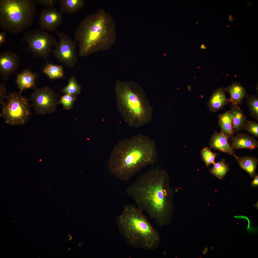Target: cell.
I'll return each mask as SVG.
<instances>
[{
  "mask_svg": "<svg viewBox=\"0 0 258 258\" xmlns=\"http://www.w3.org/2000/svg\"><path fill=\"white\" fill-rule=\"evenodd\" d=\"M167 182L165 171L152 169L139 176L126 190L137 207L145 211L158 227L169 223L170 219Z\"/></svg>",
  "mask_w": 258,
  "mask_h": 258,
  "instance_id": "6da1fadb",
  "label": "cell"
},
{
  "mask_svg": "<svg viewBox=\"0 0 258 258\" xmlns=\"http://www.w3.org/2000/svg\"><path fill=\"white\" fill-rule=\"evenodd\" d=\"M156 147L153 140L141 134L121 140L111 151L109 169L120 180L128 181L137 172L155 162Z\"/></svg>",
  "mask_w": 258,
  "mask_h": 258,
  "instance_id": "7a4b0ae2",
  "label": "cell"
},
{
  "mask_svg": "<svg viewBox=\"0 0 258 258\" xmlns=\"http://www.w3.org/2000/svg\"><path fill=\"white\" fill-rule=\"evenodd\" d=\"M75 38L78 43L80 56L108 50L116 39L114 20L104 10L100 9L87 16L81 21L76 30Z\"/></svg>",
  "mask_w": 258,
  "mask_h": 258,
  "instance_id": "3957f363",
  "label": "cell"
},
{
  "mask_svg": "<svg viewBox=\"0 0 258 258\" xmlns=\"http://www.w3.org/2000/svg\"><path fill=\"white\" fill-rule=\"evenodd\" d=\"M119 217L122 233L129 245L150 251L158 248L161 241L160 234L142 210L133 204H126Z\"/></svg>",
  "mask_w": 258,
  "mask_h": 258,
  "instance_id": "277c9868",
  "label": "cell"
},
{
  "mask_svg": "<svg viewBox=\"0 0 258 258\" xmlns=\"http://www.w3.org/2000/svg\"><path fill=\"white\" fill-rule=\"evenodd\" d=\"M115 90L122 113L129 125L138 128L151 122L153 108L138 84L132 81H117Z\"/></svg>",
  "mask_w": 258,
  "mask_h": 258,
  "instance_id": "5b68a950",
  "label": "cell"
},
{
  "mask_svg": "<svg viewBox=\"0 0 258 258\" xmlns=\"http://www.w3.org/2000/svg\"><path fill=\"white\" fill-rule=\"evenodd\" d=\"M35 1L0 0V26L5 31L20 33L32 24L36 15Z\"/></svg>",
  "mask_w": 258,
  "mask_h": 258,
  "instance_id": "8992f818",
  "label": "cell"
},
{
  "mask_svg": "<svg viewBox=\"0 0 258 258\" xmlns=\"http://www.w3.org/2000/svg\"><path fill=\"white\" fill-rule=\"evenodd\" d=\"M21 93L19 91L9 93L2 105L0 116L7 124L13 125L24 124L31 116L29 100Z\"/></svg>",
  "mask_w": 258,
  "mask_h": 258,
  "instance_id": "52a82bcc",
  "label": "cell"
},
{
  "mask_svg": "<svg viewBox=\"0 0 258 258\" xmlns=\"http://www.w3.org/2000/svg\"><path fill=\"white\" fill-rule=\"evenodd\" d=\"M22 40L28 44V49L34 57L45 59L52 52V47L58 43L54 37L41 29L26 33Z\"/></svg>",
  "mask_w": 258,
  "mask_h": 258,
  "instance_id": "ba28073f",
  "label": "cell"
},
{
  "mask_svg": "<svg viewBox=\"0 0 258 258\" xmlns=\"http://www.w3.org/2000/svg\"><path fill=\"white\" fill-rule=\"evenodd\" d=\"M33 91L30 95L32 106L38 115L54 113L58 102V95L52 89L48 86L40 88L35 86Z\"/></svg>",
  "mask_w": 258,
  "mask_h": 258,
  "instance_id": "9c48e42d",
  "label": "cell"
},
{
  "mask_svg": "<svg viewBox=\"0 0 258 258\" xmlns=\"http://www.w3.org/2000/svg\"><path fill=\"white\" fill-rule=\"evenodd\" d=\"M55 31L59 41L52 50L54 57L64 64L74 67L78 61L75 43L65 34Z\"/></svg>",
  "mask_w": 258,
  "mask_h": 258,
  "instance_id": "30bf717a",
  "label": "cell"
},
{
  "mask_svg": "<svg viewBox=\"0 0 258 258\" xmlns=\"http://www.w3.org/2000/svg\"><path fill=\"white\" fill-rule=\"evenodd\" d=\"M39 16L41 29L44 31H55L63 22L62 13L54 7L43 9Z\"/></svg>",
  "mask_w": 258,
  "mask_h": 258,
  "instance_id": "8fae6325",
  "label": "cell"
},
{
  "mask_svg": "<svg viewBox=\"0 0 258 258\" xmlns=\"http://www.w3.org/2000/svg\"><path fill=\"white\" fill-rule=\"evenodd\" d=\"M19 61L17 55L10 51H5L0 55V75L6 81L14 73L18 67Z\"/></svg>",
  "mask_w": 258,
  "mask_h": 258,
  "instance_id": "7c38bea8",
  "label": "cell"
},
{
  "mask_svg": "<svg viewBox=\"0 0 258 258\" xmlns=\"http://www.w3.org/2000/svg\"><path fill=\"white\" fill-rule=\"evenodd\" d=\"M227 92L226 88L219 87L213 91L208 103L209 111L215 113L221 109L229 102L226 93Z\"/></svg>",
  "mask_w": 258,
  "mask_h": 258,
  "instance_id": "4fadbf2b",
  "label": "cell"
},
{
  "mask_svg": "<svg viewBox=\"0 0 258 258\" xmlns=\"http://www.w3.org/2000/svg\"><path fill=\"white\" fill-rule=\"evenodd\" d=\"M38 76L37 74L28 70H25L18 74L16 81L19 92L22 93L25 90L34 88Z\"/></svg>",
  "mask_w": 258,
  "mask_h": 258,
  "instance_id": "5bb4252c",
  "label": "cell"
},
{
  "mask_svg": "<svg viewBox=\"0 0 258 258\" xmlns=\"http://www.w3.org/2000/svg\"><path fill=\"white\" fill-rule=\"evenodd\" d=\"M226 88L230 94V97L229 99L232 105L238 106L247 95L246 89L240 83L233 82Z\"/></svg>",
  "mask_w": 258,
  "mask_h": 258,
  "instance_id": "9a60e30c",
  "label": "cell"
},
{
  "mask_svg": "<svg viewBox=\"0 0 258 258\" xmlns=\"http://www.w3.org/2000/svg\"><path fill=\"white\" fill-rule=\"evenodd\" d=\"M228 138L221 132L218 133L215 131L211 139V145L215 149L233 155L236 157L237 156L235 155L234 151L228 142Z\"/></svg>",
  "mask_w": 258,
  "mask_h": 258,
  "instance_id": "2e32d148",
  "label": "cell"
},
{
  "mask_svg": "<svg viewBox=\"0 0 258 258\" xmlns=\"http://www.w3.org/2000/svg\"><path fill=\"white\" fill-rule=\"evenodd\" d=\"M231 148L233 149L246 148L253 149L258 147L257 141L245 134L239 133L233 139Z\"/></svg>",
  "mask_w": 258,
  "mask_h": 258,
  "instance_id": "e0dca14e",
  "label": "cell"
},
{
  "mask_svg": "<svg viewBox=\"0 0 258 258\" xmlns=\"http://www.w3.org/2000/svg\"><path fill=\"white\" fill-rule=\"evenodd\" d=\"M218 117V124L221 132L228 137L232 136L233 134L232 124L233 116L230 111L219 114Z\"/></svg>",
  "mask_w": 258,
  "mask_h": 258,
  "instance_id": "ac0fdd59",
  "label": "cell"
},
{
  "mask_svg": "<svg viewBox=\"0 0 258 258\" xmlns=\"http://www.w3.org/2000/svg\"><path fill=\"white\" fill-rule=\"evenodd\" d=\"M230 110L233 116L232 124L233 132L244 128L247 120L240 107L232 105Z\"/></svg>",
  "mask_w": 258,
  "mask_h": 258,
  "instance_id": "d6986e66",
  "label": "cell"
},
{
  "mask_svg": "<svg viewBox=\"0 0 258 258\" xmlns=\"http://www.w3.org/2000/svg\"><path fill=\"white\" fill-rule=\"evenodd\" d=\"M60 11L62 13H74L84 6L83 0H59Z\"/></svg>",
  "mask_w": 258,
  "mask_h": 258,
  "instance_id": "ffe728a7",
  "label": "cell"
},
{
  "mask_svg": "<svg viewBox=\"0 0 258 258\" xmlns=\"http://www.w3.org/2000/svg\"><path fill=\"white\" fill-rule=\"evenodd\" d=\"M236 158L242 168L247 171L251 177L254 176L257 164V159L248 156Z\"/></svg>",
  "mask_w": 258,
  "mask_h": 258,
  "instance_id": "44dd1931",
  "label": "cell"
},
{
  "mask_svg": "<svg viewBox=\"0 0 258 258\" xmlns=\"http://www.w3.org/2000/svg\"><path fill=\"white\" fill-rule=\"evenodd\" d=\"M43 72L51 79H57L63 77L64 72L60 65L51 63H47L43 70Z\"/></svg>",
  "mask_w": 258,
  "mask_h": 258,
  "instance_id": "7402d4cb",
  "label": "cell"
},
{
  "mask_svg": "<svg viewBox=\"0 0 258 258\" xmlns=\"http://www.w3.org/2000/svg\"><path fill=\"white\" fill-rule=\"evenodd\" d=\"M246 102L250 114L253 118L258 120V97L255 95H247Z\"/></svg>",
  "mask_w": 258,
  "mask_h": 258,
  "instance_id": "603a6c76",
  "label": "cell"
},
{
  "mask_svg": "<svg viewBox=\"0 0 258 258\" xmlns=\"http://www.w3.org/2000/svg\"><path fill=\"white\" fill-rule=\"evenodd\" d=\"M81 89V87L77 82L75 78L73 76L69 79L67 85L62 89V92L65 94L76 95L80 93Z\"/></svg>",
  "mask_w": 258,
  "mask_h": 258,
  "instance_id": "cb8c5ba5",
  "label": "cell"
},
{
  "mask_svg": "<svg viewBox=\"0 0 258 258\" xmlns=\"http://www.w3.org/2000/svg\"><path fill=\"white\" fill-rule=\"evenodd\" d=\"M228 170V167L225 164L224 161L222 160L214 164L211 172L218 178L221 179L225 175Z\"/></svg>",
  "mask_w": 258,
  "mask_h": 258,
  "instance_id": "d4e9b609",
  "label": "cell"
},
{
  "mask_svg": "<svg viewBox=\"0 0 258 258\" xmlns=\"http://www.w3.org/2000/svg\"><path fill=\"white\" fill-rule=\"evenodd\" d=\"M76 99V95L66 94L61 97L58 103L62 105L64 109L68 110L72 108Z\"/></svg>",
  "mask_w": 258,
  "mask_h": 258,
  "instance_id": "484cf974",
  "label": "cell"
},
{
  "mask_svg": "<svg viewBox=\"0 0 258 258\" xmlns=\"http://www.w3.org/2000/svg\"><path fill=\"white\" fill-rule=\"evenodd\" d=\"M201 154L203 160L206 165H208L215 162V159L217 155L216 153L212 152L208 147L204 148L201 151Z\"/></svg>",
  "mask_w": 258,
  "mask_h": 258,
  "instance_id": "4316f807",
  "label": "cell"
},
{
  "mask_svg": "<svg viewBox=\"0 0 258 258\" xmlns=\"http://www.w3.org/2000/svg\"><path fill=\"white\" fill-rule=\"evenodd\" d=\"M247 131L257 137L258 136V124L253 121L247 120L244 127Z\"/></svg>",
  "mask_w": 258,
  "mask_h": 258,
  "instance_id": "83f0119b",
  "label": "cell"
},
{
  "mask_svg": "<svg viewBox=\"0 0 258 258\" xmlns=\"http://www.w3.org/2000/svg\"><path fill=\"white\" fill-rule=\"evenodd\" d=\"M39 4L46 8L54 7L57 1L56 0H35Z\"/></svg>",
  "mask_w": 258,
  "mask_h": 258,
  "instance_id": "f1b7e54d",
  "label": "cell"
},
{
  "mask_svg": "<svg viewBox=\"0 0 258 258\" xmlns=\"http://www.w3.org/2000/svg\"><path fill=\"white\" fill-rule=\"evenodd\" d=\"M6 92L4 82H2L0 85V103L2 105L4 103V100L6 99Z\"/></svg>",
  "mask_w": 258,
  "mask_h": 258,
  "instance_id": "f546056e",
  "label": "cell"
},
{
  "mask_svg": "<svg viewBox=\"0 0 258 258\" xmlns=\"http://www.w3.org/2000/svg\"><path fill=\"white\" fill-rule=\"evenodd\" d=\"M5 31L1 32L0 33V46H1L6 41L5 38Z\"/></svg>",
  "mask_w": 258,
  "mask_h": 258,
  "instance_id": "4dcf8cb0",
  "label": "cell"
},
{
  "mask_svg": "<svg viewBox=\"0 0 258 258\" xmlns=\"http://www.w3.org/2000/svg\"><path fill=\"white\" fill-rule=\"evenodd\" d=\"M251 184L253 186H258V176H257L255 177Z\"/></svg>",
  "mask_w": 258,
  "mask_h": 258,
  "instance_id": "1f68e13d",
  "label": "cell"
},
{
  "mask_svg": "<svg viewBox=\"0 0 258 258\" xmlns=\"http://www.w3.org/2000/svg\"><path fill=\"white\" fill-rule=\"evenodd\" d=\"M200 48L202 49H206V47L204 44H202L200 46Z\"/></svg>",
  "mask_w": 258,
  "mask_h": 258,
  "instance_id": "d6a6232c",
  "label": "cell"
},
{
  "mask_svg": "<svg viewBox=\"0 0 258 258\" xmlns=\"http://www.w3.org/2000/svg\"><path fill=\"white\" fill-rule=\"evenodd\" d=\"M228 19L230 21L232 22L234 19V18L232 17L230 15L229 17H228Z\"/></svg>",
  "mask_w": 258,
  "mask_h": 258,
  "instance_id": "836d02e7",
  "label": "cell"
},
{
  "mask_svg": "<svg viewBox=\"0 0 258 258\" xmlns=\"http://www.w3.org/2000/svg\"><path fill=\"white\" fill-rule=\"evenodd\" d=\"M188 88H189L188 89V90H190L191 89V87L190 86H188Z\"/></svg>",
  "mask_w": 258,
  "mask_h": 258,
  "instance_id": "e575fe53",
  "label": "cell"
}]
</instances>
